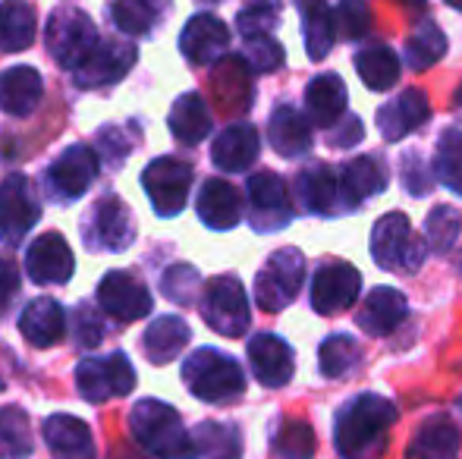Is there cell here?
Wrapping results in <instances>:
<instances>
[{
  "instance_id": "1",
  "label": "cell",
  "mask_w": 462,
  "mask_h": 459,
  "mask_svg": "<svg viewBox=\"0 0 462 459\" xmlns=\"http://www.w3.org/2000/svg\"><path fill=\"white\" fill-rule=\"evenodd\" d=\"M400 412L381 393H359L334 416V447L340 459H381Z\"/></svg>"
},
{
  "instance_id": "2",
  "label": "cell",
  "mask_w": 462,
  "mask_h": 459,
  "mask_svg": "<svg viewBox=\"0 0 462 459\" xmlns=\"http://www.w3.org/2000/svg\"><path fill=\"white\" fill-rule=\"evenodd\" d=\"M129 431L135 444L154 459H199V447L186 431L180 412L164 399H139L129 412Z\"/></svg>"
},
{
  "instance_id": "3",
  "label": "cell",
  "mask_w": 462,
  "mask_h": 459,
  "mask_svg": "<svg viewBox=\"0 0 462 459\" xmlns=\"http://www.w3.org/2000/svg\"><path fill=\"white\" fill-rule=\"evenodd\" d=\"M183 384L201 403L224 406L245 393V372L224 349L199 346L183 362Z\"/></svg>"
},
{
  "instance_id": "4",
  "label": "cell",
  "mask_w": 462,
  "mask_h": 459,
  "mask_svg": "<svg viewBox=\"0 0 462 459\" xmlns=\"http://www.w3.org/2000/svg\"><path fill=\"white\" fill-rule=\"evenodd\" d=\"M101 41L95 23L88 13H82L79 6L63 4L44 23V44H48V54L54 57V63L60 69L73 73L82 60L95 50V44Z\"/></svg>"
},
{
  "instance_id": "5",
  "label": "cell",
  "mask_w": 462,
  "mask_h": 459,
  "mask_svg": "<svg viewBox=\"0 0 462 459\" xmlns=\"http://www.w3.org/2000/svg\"><path fill=\"white\" fill-rule=\"evenodd\" d=\"M425 245L412 233L406 215L400 211H390L371 230V258H374L377 268L396 271V274H415L425 262Z\"/></svg>"
},
{
  "instance_id": "6",
  "label": "cell",
  "mask_w": 462,
  "mask_h": 459,
  "mask_svg": "<svg viewBox=\"0 0 462 459\" xmlns=\"http://www.w3.org/2000/svg\"><path fill=\"white\" fill-rule=\"evenodd\" d=\"M97 170H101V154H97V148L86 145V142H76V145L63 148L48 164V170H44V177H42L44 192H48L51 202L69 205L92 189Z\"/></svg>"
},
{
  "instance_id": "7",
  "label": "cell",
  "mask_w": 462,
  "mask_h": 459,
  "mask_svg": "<svg viewBox=\"0 0 462 459\" xmlns=\"http://www.w3.org/2000/svg\"><path fill=\"white\" fill-rule=\"evenodd\" d=\"M135 387V368L123 349H114L110 355H86L76 365V393L86 403H107L116 397H129Z\"/></svg>"
},
{
  "instance_id": "8",
  "label": "cell",
  "mask_w": 462,
  "mask_h": 459,
  "mask_svg": "<svg viewBox=\"0 0 462 459\" xmlns=\"http://www.w3.org/2000/svg\"><path fill=\"white\" fill-rule=\"evenodd\" d=\"M201 321L220 337H243L252 325L249 296L236 274H220L205 287L201 296Z\"/></svg>"
},
{
  "instance_id": "9",
  "label": "cell",
  "mask_w": 462,
  "mask_h": 459,
  "mask_svg": "<svg viewBox=\"0 0 462 459\" xmlns=\"http://www.w3.org/2000/svg\"><path fill=\"white\" fill-rule=\"evenodd\" d=\"M195 170L183 158H154L152 164L142 170V189H145L148 202H152L158 217H177L183 215L189 205V192H192Z\"/></svg>"
},
{
  "instance_id": "10",
  "label": "cell",
  "mask_w": 462,
  "mask_h": 459,
  "mask_svg": "<svg viewBox=\"0 0 462 459\" xmlns=\"http://www.w3.org/2000/svg\"><path fill=\"white\" fill-rule=\"evenodd\" d=\"M302 280H305L302 252L292 249V245L277 249L255 277V302L271 315L283 312V308L292 306V299L299 296Z\"/></svg>"
},
{
  "instance_id": "11",
  "label": "cell",
  "mask_w": 462,
  "mask_h": 459,
  "mask_svg": "<svg viewBox=\"0 0 462 459\" xmlns=\"http://www.w3.org/2000/svg\"><path fill=\"white\" fill-rule=\"evenodd\" d=\"M42 217V205L25 173H10L0 183V243L16 249Z\"/></svg>"
},
{
  "instance_id": "12",
  "label": "cell",
  "mask_w": 462,
  "mask_h": 459,
  "mask_svg": "<svg viewBox=\"0 0 462 459\" xmlns=\"http://www.w3.org/2000/svg\"><path fill=\"white\" fill-rule=\"evenodd\" d=\"M86 245L92 252H123L135 243V217L120 196H101L86 217Z\"/></svg>"
},
{
  "instance_id": "13",
  "label": "cell",
  "mask_w": 462,
  "mask_h": 459,
  "mask_svg": "<svg viewBox=\"0 0 462 459\" xmlns=\"http://www.w3.org/2000/svg\"><path fill=\"white\" fill-rule=\"evenodd\" d=\"M249 196V224L255 233H274L283 230L292 221V202L283 177L274 170H258L245 183Z\"/></svg>"
},
{
  "instance_id": "14",
  "label": "cell",
  "mask_w": 462,
  "mask_h": 459,
  "mask_svg": "<svg viewBox=\"0 0 462 459\" xmlns=\"http://www.w3.org/2000/svg\"><path fill=\"white\" fill-rule=\"evenodd\" d=\"M139 60V48L123 38H101L95 50L73 69V79L79 88H110L120 79H126L129 69Z\"/></svg>"
},
{
  "instance_id": "15",
  "label": "cell",
  "mask_w": 462,
  "mask_h": 459,
  "mask_svg": "<svg viewBox=\"0 0 462 459\" xmlns=\"http://www.w3.org/2000/svg\"><path fill=\"white\" fill-rule=\"evenodd\" d=\"M97 306L120 325H133L152 315V289L135 280L133 271H107L97 283Z\"/></svg>"
},
{
  "instance_id": "16",
  "label": "cell",
  "mask_w": 462,
  "mask_h": 459,
  "mask_svg": "<svg viewBox=\"0 0 462 459\" xmlns=\"http://www.w3.org/2000/svg\"><path fill=\"white\" fill-rule=\"evenodd\" d=\"M25 274L38 287H63L76 274V255L63 233L44 230L25 252Z\"/></svg>"
},
{
  "instance_id": "17",
  "label": "cell",
  "mask_w": 462,
  "mask_h": 459,
  "mask_svg": "<svg viewBox=\"0 0 462 459\" xmlns=\"http://www.w3.org/2000/svg\"><path fill=\"white\" fill-rule=\"evenodd\" d=\"M362 293V274L349 262H324L311 277L309 299L318 315H340L356 306Z\"/></svg>"
},
{
  "instance_id": "18",
  "label": "cell",
  "mask_w": 462,
  "mask_h": 459,
  "mask_svg": "<svg viewBox=\"0 0 462 459\" xmlns=\"http://www.w3.org/2000/svg\"><path fill=\"white\" fill-rule=\"evenodd\" d=\"M226 48H230V29L214 13H195L180 32V50L192 67H211L224 60Z\"/></svg>"
},
{
  "instance_id": "19",
  "label": "cell",
  "mask_w": 462,
  "mask_h": 459,
  "mask_svg": "<svg viewBox=\"0 0 462 459\" xmlns=\"http://www.w3.org/2000/svg\"><path fill=\"white\" fill-rule=\"evenodd\" d=\"M296 196L309 215L315 217H337L346 215V198H343L340 173H334L328 164H309L296 173Z\"/></svg>"
},
{
  "instance_id": "20",
  "label": "cell",
  "mask_w": 462,
  "mask_h": 459,
  "mask_svg": "<svg viewBox=\"0 0 462 459\" xmlns=\"http://www.w3.org/2000/svg\"><path fill=\"white\" fill-rule=\"evenodd\" d=\"M249 365L252 374L258 378V384L274 390V387H283L292 381L296 355H292V346L283 337H277V334H255L249 340Z\"/></svg>"
},
{
  "instance_id": "21",
  "label": "cell",
  "mask_w": 462,
  "mask_h": 459,
  "mask_svg": "<svg viewBox=\"0 0 462 459\" xmlns=\"http://www.w3.org/2000/svg\"><path fill=\"white\" fill-rule=\"evenodd\" d=\"M42 435L54 459H95L97 456L92 428H88V422H82L79 416L54 412V416L44 418Z\"/></svg>"
},
{
  "instance_id": "22",
  "label": "cell",
  "mask_w": 462,
  "mask_h": 459,
  "mask_svg": "<svg viewBox=\"0 0 462 459\" xmlns=\"http://www.w3.org/2000/svg\"><path fill=\"white\" fill-rule=\"evenodd\" d=\"M19 334L29 346L51 349L67 337V312L51 296H38L19 315Z\"/></svg>"
},
{
  "instance_id": "23",
  "label": "cell",
  "mask_w": 462,
  "mask_h": 459,
  "mask_svg": "<svg viewBox=\"0 0 462 459\" xmlns=\"http://www.w3.org/2000/svg\"><path fill=\"white\" fill-rule=\"evenodd\" d=\"M262 151V135L252 123H233L220 129V135L211 145V161L224 173H245L258 161Z\"/></svg>"
},
{
  "instance_id": "24",
  "label": "cell",
  "mask_w": 462,
  "mask_h": 459,
  "mask_svg": "<svg viewBox=\"0 0 462 459\" xmlns=\"http://www.w3.org/2000/svg\"><path fill=\"white\" fill-rule=\"evenodd\" d=\"M195 211L208 230H233L243 221V196L226 179H205L195 196Z\"/></svg>"
},
{
  "instance_id": "25",
  "label": "cell",
  "mask_w": 462,
  "mask_h": 459,
  "mask_svg": "<svg viewBox=\"0 0 462 459\" xmlns=\"http://www.w3.org/2000/svg\"><path fill=\"white\" fill-rule=\"evenodd\" d=\"M428 116H431L428 95L421 88H406L377 111V129L387 142H400L419 126H425Z\"/></svg>"
},
{
  "instance_id": "26",
  "label": "cell",
  "mask_w": 462,
  "mask_h": 459,
  "mask_svg": "<svg viewBox=\"0 0 462 459\" xmlns=\"http://www.w3.org/2000/svg\"><path fill=\"white\" fill-rule=\"evenodd\" d=\"M44 98V79L35 67H10L0 73V111L6 116H29Z\"/></svg>"
},
{
  "instance_id": "27",
  "label": "cell",
  "mask_w": 462,
  "mask_h": 459,
  "mask_svg": "<svg viewBox=\"0 0 462 459\" xmlns=\"http://www.w3.org/2000/svg\"><path fill=\"white\" fill-rule=\"evenodd\" d=\"M409 306L406 296L393 287H374L362 302L359 315H356V325L362 327L371 337H383V334H393L396 327L406 321Z\"/></svg>"
},
{
  "instance_id": "28",
  "label": "cell",
  "mask_w": 462,
  "mask_h": 459,
  "mask_svg": "<svg viewBox=\"0 0 462 459\" xmlns=\"http://www.w3.org/2000/svg\"><path fill=\"white\" fill-rule=\"evenodd\" d=\"M340 186L346 208H359L365 198L377 196L387 189V164L377 154H359V158L346 161L340 170Z\"/></svg>"
},
{
  "instance_id": "29",
  "label": "cell",
  "mask_w": 462,
  "mask_h": 459,
  "mask_svg": "<svg viewBox=\"0 0 462 459\" xmlns=\"http://www.w3.org/2000/svg\"><path fill=\"white\" fill-rule=\"evenodd\" d=\"M462 435L450 416H431L415 431L406 459H459Z\"/></svg>"
},
{
  "instance_id": "30",
  "label": "cell",
  "mask_w": 462,
  "mask_h": 459,
  "mask_svg": "<svg viewBox=\"0 0 462 459\" xmlns=\"http://www.w3.org/2000/svg\"><path fill=\"white\" fill-rule=\"evenodd\" d=\"M268 142L280 158H302L311 151V126L292 105H277L268 120Z\"/></svg>"
},
{
  "instance_id": "31",
  "label": "cell",
  "mask_w": 462,
  "mask_h": 459,
  "mask_svg": "<svg viewBox=\"0 0 462 459\" xmlns=\"http://www.w3.org/2000/svg\"><path fill=\"white\" fill-rule=\"evenodd\" d=\"M346 86L337 73L315 76L305 88V107H309L311 123L321 129H334L346 116Z\"/></svg>"
},
{
  "instance_id": "32",
  "label": "cell",
  "mask_w": 462,
  "mask_h": 459,
  "mask_svg": "<svg viewBox=\"0 0 462 459\" xmlns=\"http://www.w3.org/2000/svg\"><path fill=\"white\" fill-rule=\"evenodd\" d=\"M189 340H192V331L180 315H161L142 334V353L148 355L152 365H167L183 353Z\"/></svg>"
},
{
  "instance_id": "33",
  "label": "cell",
  "mask_w": 462,
  "mask_h": 459,
  "mask_svg": "<svg viewBox=\"0 0 462 459\" xmlns=\"http://www.w3.org/2000/svg\"><path fill=\"white\" fill-rule=\"evenodd\" d=\"M38 13L29 0H0V54H19L35 44Z\"/></svg>"
},
{
  "instance_id": "34",
  "label": "cell",
  "mask_w": 462,
  "mask_h": 459,
  "mask_svg": "<svg viewBox=\"0 0 462 459\" xmlns=\"http://www.w3.org/2000/svg\"><path fill=\"white\" fill-rule=\"evenodd\" d=\"M302 16V35L305 50L311 60H324L337 41V16L328 0H292Z\"/></svg>"
},
{
  "instance_id": "35",
  "label": "cell",
  "mask_w": 462,
  "mask_h": 459,
  "mask_svg": "<svg viewBox=\"0 0 462 459\" xmlns=\"http://www.w3.org/2000/svg\"><path fill=\"white\" fill-rule=\"evenodd\" d=\"M173 0H114L110 4V19L126 35H154L171 16Z\"/></svg>"
},
{
  "instance_id": "36",
  "label": "cell",
  "mask_w": 462,
  "mask_h": 459,
  "mask_svg": "<svg viewBox=\"0 0 462 459\" xmlns=\"http://www.w3.org/2000/svg\"><path fill=\"white\" fill-rule=\"evenodd\" d=\"M167 126H171L173 139L186 148H195L199 142H205L208 133H211V111H208L205 98H201L199 92L180 95L171 107Z\"/></svg>"
},
{
  "instance_id": "37",
  "label": "cell",
  "mask_w": 462,
  "mask_h": 459,
  "mask_svg": "<svg viewBox=\"0 0 462 459\" xmlns=\"http://www.w3.org/2000/svg\"><path fill=\"white\" fill-rule=\"evenodd\" d=\"M356 69H359L362 82H365L371 92H387L400 79V57L393 54L390 44L371 41L356 54Z\"/></svg>"
},
{
  "instance_id": "38",
  "label": "cell",
  "mask_w": 462,
  "mask_h": 459,
  "mask_svg": "<svg viewBox=\"0 0 462 459\" xmlns=\"http://www.w3.org/2000/svg\"><path fill=\"white\" fill-rule=\"evenodd\" d=\"M201 459H243V431L230 422H201L192 435Z\"/></svg>"
},
{
  "instance_id": "39",
  "label": "cell",
  "mask_w": 462,
  "mask_h": 459,
  "mask_svg": "<svg viewBox=\"0 0 462 459\" xmlns=\"http://www.w3.org/2000/svg\"><path fill=\"white\" fill-rule=\"evenodd\" d=\"M32 456L29 412L19 406H0V459Z\"/></svg>"
},
{
  "instance_id": "40",
  "label": "cell",
  "mask_w": 462,
  "mask_h": 459,
  "mask_svg": "<svg viewBox=\"0 0 462 459\" xmlns=\"http://www.w3.org/2000/svg\"><path fill=\"white\" fill-rule=\"evenodd\" d=\"M362 359V346L356 337H349V334H334V337H328L318 349V368H321L324 378H343V374H349L356 365H359Z\"/></svg>"
},
{
  "instance_id": "41",
  "label": "cell",
  "mask_w": 462,
  "mask_h": 459,
  "mask_svg": "<svg viewBox=\"0 0 462 459\" xmlns=\"http://www.w3.org/2000/svg\"><path fill=\"white\" fill-rule=\"evenodd\" d=\"M444 54H447V35L440 32L438 23L425 19V23H421L419 29L409 35V41H406L409 67H412L415 73H421V69L434 67V63H438Z\"/></svg>"
},
{
  "instance_id": "42",
  "label": "cell",
  "mask_w": 462,
  "mask_h": 459,
  "mask_svg": "<svg viewBox=\"0 0 462 459\" xmlns=\"http://www.w3.org/2000/svg\"><path fill=\"white\" fill-rule=\"evenodd\" d=\"M271 450L277 459H311L315 456V431L302 418H283L271 435Z\"/></svg>"
},
{
  "instance_id": "43",
  "label": "cell",
  "mask_w": 462,
  "mask_h": 459,
  "mask_svg": "<svg viewBox=\"0 0 462 459\" xmlns=\"http://www.w3.org/2000/svg\"><path fill=\"white\" fill-rule=\"evenodd\" d=\"M434 173L450 192L462 198V129L450 126L440 133L438 154H434Z\"/></svg>"
},
{
  "instance_id": "44",
  "label": "cell",
  "mask_w": 462,
  "mask_h": 459,
  "mask_svg": "<svg viewBox=\"0 0 462 459\" xmlns=\"http://www.w3.org/2000/svg\"><path fill=\"white\" fill-rule=\"evenodd\" d=\"M462 230V211H457L453 205H438V208L428 215L425 221V243L434 255H444L453 249V243L459 239Z\"/></svg>"
},
{
  "instance_id": "45",
  "label": "cell",
  "mask_w": 462,
  "mask_h": 459,
  "mask_svg": "<svg viewBox=\"0 0 462 459\" xmlns=\"http://www.w3.org/2000/svg\"><path fill=\"white\" fill-rule=\"evenodd\" d=\"M280 23V0H245V6L236 16V29L243 38L249 35H271Z\"/></svg>"
},
{
  "instance_id": "46",
  "label": "cell",
  "mask_w": 462,
  "mask_h": 459,
  "mask_svg": "<svg viewBox=\"0 0 462 459\" xmlns=\"http://www.w3.org/2000/svg\"><path fill=\"white\" fill-rule=\"evenodd\" d=\"M199 287H201V274L192 264H173L161 277V293L171 302H177V306H192Z\"/></svg>"
},
{
  "instance_id": "47",
  "label": "cell",
  "mask_w": 462,
  "mask_h": 459,
  "mask_svg": "<svg viewBox=\"0 0 462 459\" xmlns=\"http://www.w3.org/2000/svg\"><path fill=\"white\" fill-rule=\"evenodd\" d=\"M243 57L255 73H274L283 67V44L274 35H249L243 38Z\"/></svg>"
},
{
  "instance_id": "48",
  "label": "cell",
  "mask_w": 462,
  "mask_h": 459,
  "mask_svg": "<svg viewBox=\"0 0 462 459\" xmlns=\"http://www.w3.org/2000/svg\"><path fill=\"white\" fill-rule=\"evenodd\" d=\"M334 16H337V29H340L343 41H359V38L368 35L371 10H368L365 0H340Z\"/></svg>"
},
{
  "instance_id": "49",
  "label": "cell",
  "mask_w": 462,
  "mask_h": 459,
  "mask_svg": "<svg viewBox=\"0 0 462 459\" xmlns=\"http://www.w3.org/2000/svg\"><path fill=\"white\" fill-rule=\"evenodd\" d=\"M69 331H73V340H76V346H79V349L101 346L104 325H101V315L95 312L92 302H82V306L73 308V318H69Z\"/></svg>"
},
{
  "instance_id": "50",
  "label": "cell",
  "mask_w": 462,
  "mask_h": 459,
  "mask_svg": "<svg viewBox=\"0 0 462 459\" xmlns=\"http://www.w3.org/2000/svg\"><path fill=\"white\" fill-rule=\"evenodd\" d=\"M400 177H402V186H406L409 196H428L434 189V170L425 164L419 151H409L402 154L400 161Z\"/></svg>"
},
{
  "instance_id": "51",
  "label": "cell",
  "mask_w": 462,
  "mask_h": 459,
  "mask_svg": "<svg viewBox=\"0 0 462 459\" xmlns=\"http://www.w3.org/2000/svg\"><path fill=\"white\" fill-rule=\"evenodd\" d=\"M97 154H104L107 158L110 167H120L123 161H126L129 154V142L123 139V133L116 126H104L101 133H97Z\"/></svg>"
},
{
  "instance_id": "52",
  "label": "cell",
  "mask_w": 462,
  "mask_h": 459,
  "mask_svg": "<svg viewBox=\"0 0 462 459\" xmlns=\"http://www.w3.org/2000/svg\"><path fill=\"white\" fill-rule=\"evenodd\" d=\"M362 139H365V126H362V120H359V116H353V114H346L328 133V145L330 148H356Z\"/></svg>"
},
{
  "instance_id": "53",
  "label": "cell",
  "mask_w": 462,
  "mask_h": 459,
  "mask_svg": "<svg viewBox=\"0 0 462 459\" xmlns=\"http://www.w3.org/2000/svg\"><path fill=\"white\" fill-rule=\"evenodd\" d=\"M16 296H19V271L16 264L0 255V318L13 308Z\"/></svg>"
},
{
  "instance_id": "54",
  "label": "cell",
  "mask_w": 462,
  "mask_h": 459,
  "mask_svg": "<svg viewBox=\"0 0 462 459\" xmlns=\"http://www.w3.org/2000/svg\"><path fill=\"white\" fill-rule=\"evenodd\" d=\"M400 4H406V6H415V10H421V6H425V0H400Z\"/></svg>"
},
{
  "instance_id": "55",
  "label": "cell",
  "mask_w": 462,
  "mask_h": 459,
  "mask_svg": "<svg viewBox=\"0 0 462 459\" xmlns=\"http://www.w3.org/2000/svg\"><path fill=\"white\" fill-rule=\"evenodd\" d=\"M447 4H450L453 10H462V0H447Z\"/></svg>"
},
{
  "instance_id": "56",
  "label": "cell",
  "mask_w": 462,
  "mask_h": 459,
  "mask_svg": "<svg viewBox=\"0 0 462 459\" xmlns=\"http://www.w3.org/2000/svg\"><path fill=\"white\" fill-rule=\"evenodd\" d=\"M199 4H220V0H199Z\"/></svg>"
},
{
  "instance_id": "57",
  "label": "cell",
  "mask_w": 462,
  "mask_h": 459,
  "mask_svg": "<svg viewBox=\"0 0 462 459\" xmlns=\"http://www.w3.org/2000/svg\"><path fill=\"white\" fill-rule=\"evenodd\" d=\"M457 268H459V271H462V252H459V264H457Z\"/></svg>"
},
{
  "instance_id": "58",
  "label": "cell",
  "mask_w": 462,
  "mask_h": 459,
  "mask_svg": "<svg viewBox=\"0 0 462 459\" xmlns=\"http://www.w3.org/2000/svg\"><path fill=\"white\" fill-rule=\"evenodd\" d=\"M459 406H462V399H459Z\"/></svg>"
}]
</instances>
